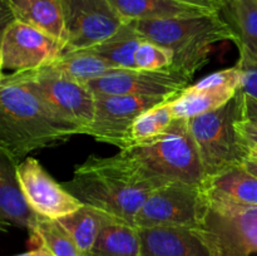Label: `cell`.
<instances>
[{
  "label": "cell",
  "mask_w": 257,
  "mask_h": 256,
  "mask_svg": "<svg viewBox=\"0 0 257 256\" xmlns=\"http://www.w3.org/2000/svg\"><path fill=\"white\" fill-rule=\"evenodd\" d=\"M62 185L83 205L105 211L131 225H135L148 196L165 186L141 175L120 152L110 157L89 156L75 166L72 180Z\"/></svg>",
  "instance_id": "6da1fadb"
},
{
  "label": "cell",
  "mask_w": 257,
  "mask_h": 256,
  "mask_svg": "<svg viewBox=\"0 0 257 256\" xmlns=\"http://www.w3.org/2000/svg\"><path fill=\"white\" fill-rule=\"evenodd\" d=\"M82 135L27 88L0 84V153L18 165L34 151L55 147Z\"/></svg>",
  "instance_id": "7a4b0ae2"
},
{
  "label": "cell",
  "mask_w": 257,
  "mask_h": 256,
  "mask_svg": "<svg viewBox=\"0 0 257 256\" xmlns=\"http://www.w3.org/2000/svg\"><path fill=\"white\" fill-rule=\"evenodd\" d=\"M148 40L167 48L175 55L171 69L192 78L210 60L216 43L232 40L235 33L222 13H208L187 18L161 20H133Z\"/></svg>",
  "instance_id": "3957f363"
},
{
  "label": "cell",
  "mask_w": 257,
  "mask_h": 256,
  "mask_svg": "<svg viewBox=\"0 0 257 256\" xmlns=\"http://www.w3.org/2000/svg\"><path fill=\"white\" fill-rule=\"evenodd\" d=\"M120 153L148 180L203 185L205 172L190 130V119H175L163 135Z\"/></svg>",
  "instance_id": "277c9868"
},
{
  "label": "cell",
  "mask_w": 257,
  "mask_h": 256,
  "mask_svg": "<svg viewBox=\"0 0 257 256\" xmlns=\"http://www.w3.org/2000/svg\"><path fill=\"white\" fill-rule=\"evenodd\" d=\"M238 119H241L238 92L218 109L190 119L205 180L245 163V146L236 128Z\"/></svg>",
  "instance_id": "5b68a950"
},
{
  "label": "cell",
  "mask_w": 257,
  "mask_h": 256,
  "mask_svg": "<svg viewBox=\"0 0 257 256\" xmlns=\"http://www.w3.org/2000/svg\"><path fill=\"white\" fill-rule=\"evenodd\" d=\"M0 84L27 88L58 115L79 125L82 135L93 122L95 95L85 84L64 77L49 65L28 72L3 73Z\"/></svg>",
  "instance_id": "8992f818"
},
{
  "label": "cell",
  "mask_w": 257,
  "mask_h": 256,
  "mask_svg": "<svg viewBox=\"0 0 257 256\" xmlns=\"http://www.w3.org/2000/svg\"><path fill=\"white\" fill-rule=\"evenodd\" d=\"M208 211L210 203L203 185L176 181L156 188L148 196L136 216L135 226L205 227Z\"/></svg>",
  "instance_id": "52a82bcc"
},
{
  "label": "cell",
  "mask_w": 257,
  "mask_h": 256,
  "mask_svg": "<svg viewBox=\"0 0 257 256\" xmlns=\"http://www.w3.org/2000/svg\"><path fill=\"white\" fill-rule=\"evenodd\" d=\"M65 53V44L19 20H9L0 42V67L10 73L47 67Z\"/></svg>",
  "instance_id": "ba28073f"
},
{
  "label": "cell",
  "mask_w": 257,
  "mask_h": 256,
  "mask_svg": "<svg viewBox=\"0 0 257 256\" xmlns=\"http://www.w3.org/2000/svg\"><path fill=\"white\" fill-rule=\"evenodd\" d=\"M65 53L92 49L112 38L125 20L109 0H63Z\"/></svg>",
  "instance_id": "9c48e42d"
},
{
  "label": "cell",
  "mask_w": 257,
  "mask_h": 256,
  "mask_svg": "<svg viewBox=\"0 0 257 256\" xmlns=\"http://www.w3.org/2000/svg\"><path fill=\"white\" fill-rule=\"evenodd\" d=\"M192 78L175 69L151 72L141 69H113L87 83L95 97L105 95H146L175 97L187 88Z\"/></svg>",
  "instance_id": "30bf717a"
},
{
  "label": "cell",
  "mask_w": 257,
  "mask_h": 256,
  "mask_svg": "<svg viewBox=\"0 0 257 256\" xmlns=\"http://www.w3.org/2000/svg\"><path fill=\"white\" fill-rule=\"evenodd\" d=\"M173 97H146V95H105L95 97L93 122L83 135L92 136L95 141L109 143L120 150L127 148L130 128L136 118L148 108L170 100Z\"/></svg>",
  "instance_id": "8fae6325"
},
{
  "label": "cell",
  "mask_w": 257,
  "mask_h": 256,
  "mask_svg": "<svg viewBox=\"0 0 257 256\" xmlns=\"http://www.w3.org/2000/svg\"><path fill=\"white\" fill-rule=\"evenodd\" d=\"M205 228L215 238L218 256H250L257 252V206L210 203Z\"/></svg>",
  "instance_id": "7c38bea8"
},
{
  "label": "cell",
  "mask_w": 257,
  "mask_h": 256,
  "mask_svg": "<svg viewBox=\"0 0 257 256\" xmlns=\"http://www.w3.org/2000/svg\"><path fill=\"white\" fill-rule=\"evenodd\" d=\"M17 175L28 202L43 217L58 220L83 206L62 183L55 182L35 158L27 157L18 163Z\"/></svg>",
  "instance_id": "4fadbf2b"
},
{
  "label": "cell",
  "mask_w": 257,
  "mask_h": 256,
  "mask_svg": "<svg viewBox=\"0 0 257 256\" xmlns=\"http://www.w3.org/2000/svg\"><path fill=\"white\" fill-rule=\"evenodd\" d=\"M140 256H218L212 233L205 227L157 226L140 228Z\"/></svg>",
  "instance_id": "5bb4252c"
},
{
  "label": "cell",
  "mask_w": 257,
  "mask_h": 256,
  "mask_svg": "<svg viewBox=\"0 0 257 256\" xmlns=\"http://www.w3.org/2000/svg\"><path fill=\"white\" fill-rule=\"evenodd\" d=\"M203 188L210 203L236 207L257 206V177L243 165L206 178Z\"/></svg>",
  "instance_id": "9a60e30c"
},
{
  "label": "cell",
  "mask_w": 257,
  "mask_h": 256,
  "mask_svg": "<svg viewBox=\"0 0 257 256\" xmlns=\"http://www.w3.org/2000/svg\"><path fill=\"white\" fill-rule=\"evenodd\" d=\"M0 212L3 225H14L28 231L42 216L25 197L17 175V165L0 153Z\"/></svg>",
  "instance_id": "2e32d148"
},
{
  "label": "cell",
  "mask_w": 257,
  "mask_h": 256,
  "mask_svg": "<svg viewBox=\"0 0 257 256\" xmlns=\"http://www.w3.org/2000/svg\"><path fill=\"white\" fill-rule=\"evenodd\" d=\"M12 20L37 28L67 45L63 0H5Z\"/></svg>",
  "instance_id": "e0dca14e"
},
{
  "label": "cell",
  "mask_w": 257,
  "mask_h": 256,
  "mask_svg": "<svg viewBox=\"0 0 257 256\" xmlns=\"http://www.w3.org/2000/svg\"><path fill=\"white\" fill-rule=\"evenodd\" d=\"M124 20H161L217 13L177 0H109Z\"/></svg>",
  "instance_id": "ac0fdd59"
},
{
  "label": "cell",
  "mask_w": 257,
  "mask_h": 256,
  "mask_svg": "<svg viewBox=\"0 0 257 256\" xmlns=\"http://www.w3.org/2000/svg\"><path fill=\"white\" fill-rule=\"evenodd\" d=\"M238 90L233 87L198 88L192 84L170 99V107L176 119H191L218 109L230 102Z\"/></svg>",
  "instance_id": "d6986e66"
},
{
  "label": "cell",
  "mask_w": 257,
  "mask_h": 256,
  "mask_svg": "<svg viewBox=\"0 0 257 256\" xmlns=\"http://www.w3.org/2000/svg\"><path fill=\"white\" fill-rule=\"evenodd\" d=\"M68 231L83 256H87L98 236L108 223L120 221L105 211L89 205H83L74 212L58 218Z\"/></svg>",
  "instance_id": "ffe728a7"
},
{
  "label": "cell",
  "mask_w": 257,
  "mask_h": 256,
  "mask_svg": "<svg viewBox=\"0 0 257 256\" xmlns=\"http://www.w3.org/2000/svg\"><path fill=\"white\" fill-rule=\"evenodd\" d=\"M49 67L64 77L82 84H87L90 80L97 79L110 70L117 69L112 63L92 49L64 53L49 64Z\"/></svg>",
  "instance_id": "44dd1931"
},
{
  "label": "cell",
  "mask_w": 257,
  "mask_h": 256,
  "mask_svg": "<svg viewBox=\"0 0 257 256\" xmlns=\"http://www.w3.org/2000/svg\"><path fill=\"white\" fill-rule=\"evenodd\" d=\"M140 228L123 221L108 223L87 256H140Z\"/></svg>",
  "instance_id": "7402d4cb"
},
{
  "label": "cell",
  "mask_w": 257,
  "mask_h": 256,
  "mask_svg": "<svg viewBox=\"0 0 257 256\" xmlns=\"http://www.w3.org/2000/svg\"><path fill=\"white\" fill-rule=\"evenodd\" d=\"M221 13L235 33L238 49L257 57V0H225Z\"/></svg>",
  "instance_id": "603a6c76"
},
{
  "label": "cell",
  "mask_w": 257,
  "mask_h": 256,
  "mask_svg": "<svg viewBox=\"0 0 257 256\" xmlns=\"http://www.w3.org/2000/svg\"><path fill=\"white\" fill-rule=\"evenodd\" d=\"M145 39V35L136 29L133 20H125L112 38L92 48V50L112 63L117 69H137L136 54Z\"/></svg>",
  "instance_id": "cb8c5ba5"
},
{
  "label": "cell",
  "mask_w": 257,
  "mask_h": 256,
  "mask_svg": "<svg viewBox=\"0 0 257 256\" xmlns=\"http://www.w3.org/2000/svg\"><path fill=\"white\" fill-rule=\"evenodd\" d=\"M175 119L170 107V100L146 109L131 125L127 137V148L145 145L160 137L168 130Z\"/></svg>",
  "instance_id": "d4e9b609"
},
{
  "label": "cell",
  "mask_w": 257,
  "mask_h": 256,
  "mask_svg": "<svg viewBox=\"0 0 257 256\" xmlns=\"http://www.w3.org/2000/svg\"><path fill=\"white\" fill-rule=\"evenodd\" d=\"M32 242L53 256H83L62 223L55 218L40 217L29 230Z\"/></svg>",
  "instance_id": "484cf974"
},
{
  "label": "cell",
  "mask_w": 257,
  "mask_h": 256,
  "mask_svg": "<svg viewBox=\"0 0 257 256\" xmlns=\"http://www.w3.org/2000/svg\"><path fill=\"white\" fill-rule=\"evenodd\" d=\"M173 59L175 55L170 49L146 38L141 43L136 54V65L137 69L151 72L170 70L173 65Z\"/></svg>",
  "instance_id": "4316f807"
},
{
  "label": "cell",
  "mask_w": 257,
  "mask_h": 256,
  "mask_svg": "<svg viewBox=\"0 0 257 256\" xmlns=\"http://www.w3.org/2000/svg\"><path fill=\"white\" fill-rule=\"evenodd\" d=\"M236 65L241 72L240 89L257 99V57L247 50L238 49Z\"/></svg>",
  "instance_id": "83f0119b"
},
{
  "label": "cell",
  "mask_w": 257,
  "mask_h": 256,
  "mask_svg": "<svg viewBox=\"0 0 257 256\" xmlns=\"http://www.w3.org/2000/svg\"><path fill=\"white\" fill-rule=\"evenodd\" d=\"M238 98H240V110L241 119L253 123L257 125V99L246 94L242 90H238Z\"/></svg>",
  "instance_id": "f1b7e54d"
},
{
  "label": "cell",
  "mask_w": 257,
  "mask_h": 256,
  "mask_svg": "<svg viewBox=\"0 0 257 256\" xmlns=\"http://www.w3.org/2000/svg\"><path fill=\"white\" fill-rule=\"evenodd\" d=\"M236 128L242 138L243 142L248 143V145L257 146V125L253 123L247 122L245 119H238L236 122Z\"/></svg>",
  "instance_id": "f546056e"
},
{
  "label": "cell",
  "mask_w": 257,
  "mask_h": 256,
  "mask_svg": "<svg viewBox=\"0 0 257 256\" xmlns=\"http://www.w3.org/2000/svg\"><path fill=\"white\" fill-rule=\"evenodd\" d=\"M177 2L187 3L191 5H197V7L206 8L212 12H221L225 7V0H177Z\"/></svg>",
  "instance_id": "4dcf8cb0"
},
{
  "label": "cell",
  "mask_w": 257,
  "mask_h": 256,
  "mask_svg": "<svg viewBox=\"0 0 257 256\" xmlns=\"http://www.w3.org/2000/svg\"><path fill=\"white\" fill-rule=\"evenodd\" d=\"M242 140V138H241ZM243 146H245V152H246V160H251V161H256L257 162V146L253 145H248V143L243 142Z\"/></svg>",
  "instance_id": "1f68e13d"
},
{
  "label": "cell",
  "mask_w": 257,
  "mask_h": 256,
  "mask_svg": "<svg viewBox=\"0 0 257 256\" xmlns=\"http://www.w3.org/2000/svg\"><path fill=\"white\" fill-rule=\"evenodd\" d=\"M17 256H53V255L49 252V251L45 250V248L37 247L34 248V250L28 251V252L25 253H20V255H17Z\"/></svg>",
  "instance_id": "d6a6232c"
},
{
  "label": "cell",
  "mask_w": 257,
  "mask_h": 256,
  "mask_svg": "<svg viewBox=\"0 0 257 256\" xmlns=\"http://www.w3.org/2000/svg\"><path fill=\"white\" fill-rule=\"evenodd\" d=\"M243 166H245V167L247 168V170L250 171L251 173H253V175H255L257 177V162H256V161L246 160L245 163H243Z\"/></svg>",
  "instance_id": "836d02e7"
}]
</instances>
